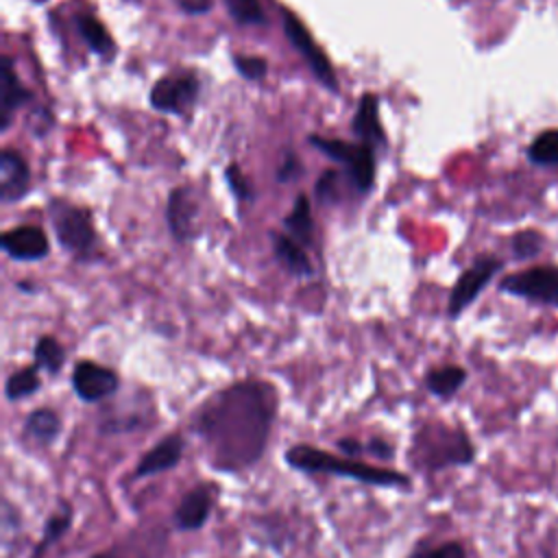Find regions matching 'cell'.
<instances>
[{
  "label": "cell",
  "mask_w": 558,
  "mask_h": 558,
  "mask_svg": "<svg viewBox=\"0 0 558 558\" xmlns=\"http://www.w3.org/2000/svg\"><path fill=\"white\" fill-rule=\"evenodd\" d=\"M277 410V388L246 377L205 397L190 412V432L203 442L214 471L242 473L264 458Z\"/></svg>",
  "instance_id": "cell-1"
},
{
  "label": "cell",
  "mask_w": 558,
  "mask_h": 558,
  "mask_svg": "<svg viewBox=\"0 0 558 558\" xmlns=\"http://www.w3.org/2000/svg\"><path fill=\"white\" fill-rule=\"evenodd\" d=\"M286 464L292 471L305 473V475H331V477H342V480H353L360 484L377 486V488H401L410 490L412 480L397 469L388 466H377L371 462H362L355 458H338L320 447L307 445V442H296L290 445L283 453Z\"/></svg>",
  "instance_id": "cell-2"
},
{
  "label": "cell",
  "mask_w": 558,
  "mask_h": 558,
  "mask_svg": "<svg viewBox=\"0 0 558 558\" xmlns=\"http://www.w3.org/2000/svg\"><path fill=\"white\" fill-rule=\"evenodd\" d=\"M475 458L473 442L460 427L440 421H425L412 436L408 462L416 471H440L447 466H466Z\"/></svg>",
  "instance_id": "cell-3"
},
{
  "label": "cell",
  "mask_w": 558,
  "mask_h": 558,
  "mask_svg": "<svg viewBox=\"0 0 558 558\" xmlns=\"http://www.w3.org/2000/svg\"><path fill=\"white\" fill-rule=\"evenodd\" d=\"M50 216H52L50 220H52L59 244L74 257L87 259L94 253L98 242L92 211L63 201H52Z\"/></svg>",
  "instance_id": "cell-4"
},
{
  "label": "cell",
  "mask_w": 558,
  "mask_h": 558,
  "mask_svg": "<svg viewBox=\"0 0 558 558\" xmlns=\"http://www.w3.org/2000/svg\"><path fill=\"white\" fill-rule=\"evenodd\" d=\"M314 148H318L323 155L329 159L347 166L351 183L355 185L357 192L366 194L371 192L375 183V150L368 144H353L336 137H320V135H310L307 140Z\"/></svg>",
  "instance_id": "cell-5"
},
{
  "label": "cell",
  "mask_w": 558,
  "mask_h": 558,
  "mask_svg": "<svg viewBox=\"0 0 558 558\" xmlns=\"http://www.w3.org/2000/svg\"><path fill=\"white\" fill-rule=\"evenodd\" d=\"M499 290L512 296L536 301L543 305L558 307V268L556 266H532L514 275H506L499 281Z\"/></svg>",
  "instance_id": "cell-6"
},
{
  "label": "cell",
  "mask_w": 558,
  "mask_h": 558,
  "mask_svg": "<svg viewBox=\"0 0 558 558\" xmlns=\"http://www.w3.org/2000/svg\"><path fill=\"white\" fill-rule=\"evenodd\" d=\"M283 31L286 37L290 39V44L294 46V50L305 59V63L310 65L312 74L316 76V81L320 85H325L329 92H338V78L336 72L327 59V54L318 48V44L312 39L310 31L305 28V24L301 22V17H296L292 11H283Z\"/></svg>",
  "instance_id": "cell-7"
},
{
  "label": "cell",
  "mask_w": 558,
  "mask_h": 558,
  "mask_svg": "<svg viewBox=\"0 0 558 558\" xmlns=\"http://www.w3.org/2000/svg\"><path fill=\"white\" fill-rule=\"evenodd\" d=\"M72 390L83 403H100L120 390V375L94 360H78L72 368Z\"/></svg>",
  "instance_id": "cell-8"
},
{
  "label": "cell",
  "mask_w": 558,
  "mask_h": 558,
  "mask_svg": "<svg viewBox=\"0 0 558 558\" xmlns=\"http://www.w3.org/2000/svg\"><path fill=\"white\" fill-rule=\"evenodd\" d=\"M201 92V83L192 72H177L168 74L157 81L150 89V105L163 113L183 116L194 107Z\"/></svg>",
  "instance_id": "cell-9"
},
{
  "label": "cell",
  "mask_w": 558,
  "mask_h": 558,
  "mask_svg": "<svg viewBox=\"0 0 558 558\" xmlns=\"http://www.w3.org/2000/svg\"><path fill=\"white\" fill-rule=\"evenodd\" d=\"M218 497V486L209 482H198L192 486L172 510V527L177 532L203 530L214 512Z\"/></svg>",
  "instance_id": "cell-10"
},
{
  "label": "cell",
  "mask_w": 558,
  "mask_h": 558,
  "mask_svg": "<svg viewBox=\"0 0 558 558\" xmlns=\"http://www.w3.org/2000/svg\"><path fill=\"white\" fill-rule=\"evenodd\" d=\"M501 268V262L495 257H480L475 259L453 283L449 303H447V314L451 318L460 316L484 290V286L495 277V272Z\"/></svg>",
  "instance_id": "cell-11"
},
{
  "label": "cell",
  "mask_w": 558,
  "mask_h": 558,
  "mask_svg": "<svg viewBox=\"0 0 558 558\" xmlns=\"http://www.w3.org/2000/svg\"><path fill=\"white\" fill-rule=\"evenodd\" d=\"M185 438L181 432H168L161 440H157L150 449L142 453L133 469V480H146L170 469H177L183 460Z\"/></svg>",
  "instance_id": "cell-12"
},
{
  "label": "cell",
  "mask_w": 558,
  "mask_h": 558,
  "mask_svg": "<svg viewBox=\"0 0 558 558\" xmlns=\"http://www.w3.org/2000/svg\"><path fill=\"white\" fill-rule=\"evenodd\" d=\"M166 538L168 532L161 525H153L150 530H133L107 551H98L89 558H161L168 545Z\"/></svg>",
  "instance_id": "cell-13"
},
{
  "label": "cell",
  "mask_w": 558,
  "mask_h": 558,
  "mask_svg": "<svg viewBox=\"0 0 558 558\" xmlns=\"http://www.w3.org/2000/svg\"><path fill=\"white\" fill-rule=\"evenodd\" d=\"M2 248L13 259L35 262V259H41V257L48 255L50 244H48L46 233L39 227L22 225V227L4 231Z\"/></svg>",
  "instance_id": "cell-14"
},
{
  "label": "cell",
  "mask_w": 558,
  "mask_h": 558,
  "mask_svg": "<svg viewBox=\"0 0 558 558\" xmlns=\"http://www.w3.org/2000/svg\"><path fill=\"white\" fill-rule=\"evenodd\" d=\"M31 185V170L24 161V157L13 150L4 148L0 153V198L4 203L20 201Z\"/></svg>",
  "instance_id": "cell-15"
},
{
  "label": "cell",
  "mask_w": 558,
  "mask_h": 558,
  "mask_svg": "<svg viewBox=\"0 0 558 558\" xmlns=\"http://www.w3.org/2000/svg\"><path fill=\"white\" fill-rule=\"evenodd\" d=\"M33 98L31 89H26L20 81V76L13 70V61L9 57H2V70H0V131H7L13 118V111L26 105Z\"/></svg>",
  "instance_id": "cell-16"
},
{
  "label": "cell",
  "mask_w": 558,
  "mask_h": 558,
  "mask_svg": "<svg viewBox=\"0 0 558 558\" xmlns=\"http://www.w3.org/2000/svg\"><path fill=\"white\" fill-rule=\"evenodd\" d=\"M168 227L177 240H190L194 235V225L198 218L196 201L192 198L187 187H177L170 192L168 209H166Z\"/></svg>",
  "instance_id": "cell-17"
},
{
  "label": "cell",
  "mask_w": 558,
  "mask_h": 558,
  "mask_svg": "<svg viewBox=\"0 0 558 558\" xmlns=\"http://www.w3.org/2000/svg\"><path fill=\"white\" fill-rule=\"evenodd\" d=\"M63 429L61 414L48 405L35 408L22 423V440H31L37 447H50Z\"/></svg>",
  "instance_id": "cell-18"
},
{
  "label": "cell",
  "mask_w": 558,
  "mask_h": 558,
  "mask_svg": "<svg viewBox=\"0 0 558 558\" xmlns=\"http://www.w3.org/2000/svg\"><path fill=\"white\" fill-rule=\"evenodd\" d=\"M377 111H379L377 96L375 94H362L357 111H355L353 122H351V129L362 140V144H368L373 148L386 144V133L379 124V113Z\"/></svg>",
  "instance_id": "cell-19"
},
{
  "label": "cell",
  "mask_w": 558,
  "mask_h": 558,
  "mask_svg": "<svg viewBox=\"0 0 558 558\" xmlns=\"http://www.w3.org/2000/svg\"><path fill=\"white\" fill-rule=\"evenodd\" d=\"M72 521H74V506L70 501H61L59 508L46 517L44 527H41V536L33 545L28 558H44L46 551L70 532Z\"/></svg>",
  "instance_id": "cell-20"
},
{
  "label": "cell",
  "mask_w": 558,
  "mask_h": 558,
  "mask_svg": "<svg viewBox=\"0 0 558 558\" xmlns=\"http://www.w3.org/2000/svg\"><path fill=\"white\" fill-rule=\"evenodd\" d=\"M270 244H272L275 257L286 266L288 272H292L296 277H312L314 275L312 262L303 253V246L296 240H292L290 235H283V233H270Z\"/></svg>",
  "instance_id": "cell-21"
},
{
  "label": "cell",
  "mask_w": 558,
  "mask_h": 558,
  "mask_svg": "<svg viewBox=\"0 0 558 558\" xmlns=\"http://www.w3.org/2000/svg\"><path fill=\"white\" fill-rule=\"evenodd\" d=\"M466 381V371L458 364H445V366H436L429 368L425 373V388L429 395L438 397V399H451Z\"/></svg>",
  "instance_id": "cell-22"
},
{
  "label": "cell",
  "mask_w": 558,
  "mask_h": 558,
  "mask_svg": "<svg viewBox=\"0 0 558 558\" xmlns=\"http://www.w3.org/2000/svg\"><path fill=\"white\" fill-rule=\"evenodd\" d=\"M283 227L288 229L290 238L296 240L301 246L314 244V220H312V209L305 194H299L294 198L290 214L283 218Z\"/></svg>",
  "instance_id": "cell-23"
},
{
  "label": "cell",
  "mask_w": 558,
  "mask_h": 558,
  "mask_svg": "<svg viewBox=\"0 0 558 558\" xmlns=\"http://www.w3.org/2000/svg\"><path fill=\"white\" fill-rule=\"evenodd\" d=\"M74 26L83 41L94 50L96 54H111L113 52V39L102 26L100 20H96L92 13H78L74 15Z\"/></svg>",
  "instance_id": "cell-24"
},
{
  "label": "cell",
  "mask_w": 558,
  "mask_h": 558,
  "mask_svg": "<svg viewBox=\"0 0 558 558\" xmlns=\"http://www.w3.org/2000/svg\"><path fill=\"white\" fill-rule=\"evenodd\" d=\"M39 371L41 368L37 364H28V366L13 371L4 381L7 401H22V399H28L35 392H39V388H41Z\"/></svg>",
  "instance_id": "cell-25"
},
{
  "label": "cell",
  "mask_w": 558,
  "mask_h": 558,
  "mask_svg": "<svg viewBox=\"0 0 558 558\" xmlns=\"http://www.w3.org/2000/svg\"><path fill=\"white\" fill-rule=\"evenodd\" d=\"M33 360L41 371L57 375L65 364V349L54 336H39L33 347Z\"/></svg>",
  "instance_id": "cell-26"
},
{
  "label": "cell",
  "mask_w": 558,
  "mask_h": 558,
  "mask_svg": "<svg viewBox=\"0 0 558 558\" xmlns=\"http://www.w3.org/2000/svg\"><path fill=\"white\" fill-rule=\"evenodd\" d=\"M527 159L536 166H558V129L538 133L527 146Z\"/></svg>",
  "instance_id": "cell-27"
},
{
  "label": "cell",
  "mask_w": 558,
  "mask_h": 558,
  "mask_svg": "<svg viewBox=\"0 0 558 558\" xmlns=\"http://www.w3.org/2000/svg\"><path fill=\"white\" fill-rule=\"evenodd\" d=\"M227 11L233 17V22L242 26H262L266 24V13L262 9L259 0H225Z\"/></svg>",
  "instance_id": "cell-28"
},
{
  "label": "cell",
  "mask_w": 558,
  "mask_h": 558,
  "mask_svg": "<svg viewBox=\"0 0 558 558\" xmlns=\"http://www.w3.org/2000/svg\"><path fill=\"white\" fill-rule=\"evenodd\" d=\"M543 244L545 242H543V235L538 231H519L512 238V251H514V257H519V259L538 255Z\"/></svg>",
  "instance_id": "cell-29"
},
{
  "label": "cell",
  "mask_w": 558,
  "mask_h": 558,
  "mask_svg": "<svg viewBox=\"0 0 558 558\" xmlns=\"http://www.w3.org/2000/svg\"><path fill=\"white\" fill-rule=\"evenodd\" d=\"M233 65L235 70L248 78V81H259L268 72V63L264 57H251V54H233Z\"/></svg>",
  "instance_id": "cell-30"
},
{
  "label": "cell",
  "mask_w": 558,
  "mask_h": 558,
  "mask_svg": "<svg viewBox=\"0 0 558 558\" xmlns=\"http://www.w3.org/2000/svg\"><path fill=\"white\" fill-rule=\"evenodd\" d=\"M142 425V414H124V416H111V418H100L98 432L100 434H129Z\"/></svg>",
  "instance_id": "cell-31"
},
{
  "label": "cell",
  "mask_w": 558,
  "mask_h": 558,
  "mask_svg": "<svg viewBox=\"0 0 558 558\" xmlns=\"http://www.w3.org/2000/svg\"><path fill=\"white\" fill-rule=\"evenodd\" d=\"M225 177H227L229 190L233 192L235 198H240V201H251V198H253V187H251L246 174H244L235 163H231V166L227 168Z\"/></svg>",
  "instance_id": "cell-32"
},
{
  "label": "cell",
  "mask_w": 558,
  "mask_h": 558,
  "mask_svg": "<svg viewBox=\"0 0 558 558\" xmlns=\"http://www.w3.org/2000/svg\"><path fill=\"white\" fill-rule=\"evenodd\" d=\"M340 190V174L336 170H325L316 183V198L320 203H333L338 201Z\"/></svg>",
  "instance_id": "cell-33"
},
{
  "label": "cell",
  "mask_w": 558,
  "mask_h": 558,
  "mask_svg": "<svg viewBox=\"0 0 558 558\" xmlns=\"http://www.w3.org/2000/svg\"><path fill=\"white\" fill-rule=\"evenodd\" d=\"M299 174H301L299 157L292 150H286V155H283L279 168H277V181L288 183V181H294Z\"/></svg>",
  "instance_id": "cell-34"
},
{
  "label": "cell",
  "mask_w": 558,
  "mask_h": 558,
  "mask_svg": "<svg viewBox=\"0 0 558 558\" xmlns=\"http://www.w3.org/2000/svg\"><path fill=\"white\" fill-rule=\"evenodd\" d=\"M366 453H371L375 458H381V460H392L395 458V445L384 436H371L366 440Z\"/></svg>",
  "instance_id": "cell-35"
},
{
  "label": "cell",
  "mask_w": 558,
  "mask_h": 558,
  "mask_svg": "<svg viewBox=\"0 0 558 558\" xmlns=\"http://www.w3.org/2000/svg\"><path fill=\"white\" fill-rule=\"evenodd\" d=\"M336 447H338L342 453H347V458H357L360 453L366 451V442L357 440L355 436H342V438L336 442Z\"/></svg>",
  "instance_id": "cell-36"
},
{
  "label": "cell",
  "mask_w": 558,
  "mask_h": 558,
  "mask_svg": "<svg viewBox=\"0 0 558 558\" xmlns=\"http://www.w3.org/2000/svg\"><path fill=\"white\" fill-rule=\"evenodd\" d=\"M434 558H466V554H464V547L460 543L449 541V543H442V545L434 547Z\"/></svg>",
  "instance_id": "cell-37"
},
{
  "label": "cell",
  "mask_w": 558,
  "mask_h": 558,
  "mask_svg": "<svg viewBox=\"0 0 558 558\" xmlns=\"http://www.w3.org/2000/svg\"><path fill=\"white\" fill-rule=\"evenodd\" d=\"M187 13H205L211 9V0H174Z\"/></svg>",
  "instance_id": "cell-38"
},
{
  "label": "cell",
  "mask_w": 558,
  "mask_h": 558,
  "mask_svg": "<svg viewBox=\"0 0 558 558\" xmlns=\"http://www.w3.org/2000/svg\"><path fill=\"white\" fill-rule=\"evenodd\" d=\"M408 558H434V547H429L427 543H421V545H416V547L408 554Z\"/></svg>",
  "instance_id": "cell-39"
}]
</instances>
